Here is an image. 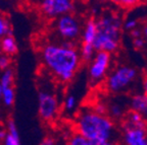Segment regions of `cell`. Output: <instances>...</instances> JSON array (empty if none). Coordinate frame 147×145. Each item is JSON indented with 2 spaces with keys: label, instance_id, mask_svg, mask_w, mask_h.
<instances>
[{
  "label": "cell",
  "instance_id": "obj_1",
  "mask_svg": "<svg viewBox=\"0 0 147 145\" xmlns=\"http://www.w3.org/2000/svg\"><path fill=\"white\" fill-rule=\"evenodd\" d=\"M40 58L44 68L60 83L71 82L83 63L73 41L45 44L40 50Z\"/></svg>",
  "mask_w": 147,
  "mask_h": 145
},
{
  "label": "cell",
  "instance_id": "obj_2",
  "mask_svg": "<svg viewBox=\"0 0 147 145\" xmlns=\"http://www.w3.org/2000/svg\"><path fill=\"white\" fill-rule=\"evenodd\" d=\"M76 132L91 141H115L117 127L113 120L107 115H101L92 108L82 109L75 118Z\"/></svg>",
  "mask_w": 147,
  "mask_h": 145
},
{
  "label": "cell",
  "instance_id": "obj_3",
  "mask_svg": "<svg viewBox=\"0 0 147 145\" xmlns=\"http://www.w3.org/2000/svg\"><path fill=\"white\" fill-rule=\"evenodd\" d=\"M97 34L93 47L95 51H104L113 54L119 46L122 21L115 14H104L96 21Z\"/></svg>",
  "mask_w": 147,
  "mask_h": 145
},
{
  "label": "cell",
  "instance_id": "obj_4",
  "mask_svg": "<svg viewBox=\"0 0 147 145\" xmlns=\"http://www.w3.org/2000/svg\"><path fill=\"white\" fill-rule=\"evenodd\" d=\"M138 72L133 67L121 66L109 74L106 79V87L111 92H121L127 89L137 78Z\"/></svg>",
  "mask_w": 147,
  "mask_h": 145
},
{
  "label": "cell",
  "instance_id": "obj_5",
  "mask_svg": "<svg viewBox=\"0 0 147 145\" xmlns=\"http://www.w3.org/2000/svg\"><path fill=\"white\" fill-rule=\"evenodd\" d=\"M60 104L54 92L42 89L38 94V114L43 122L51 123L57 119Z\"/></svg>",
  "mask_w": 147,
  "mask_h": 145
},
{
  "label": "cell",
  "instance_id": "obj_6",
  "mask_svg": "<svg viewBox=\"0 0 147 145\" xmlns=\"http://www.w3.org/2000/svg\"><path fill=\"white\" fill-rule=\"evenodd\" d=\"M55 19V32L62 41L75 42L81 36L82 27L79 19L74 14H63Z\"/></svg>",
  "mask_w": 147,
  "mask_h": 145
},
{
  "label": "cell",
  "instance_id": "obj_7",
  "mask_svg": "<svg viewBox=\"0 0 147 145\" xmlns=\"http://www.w3.org/2000/svg\"><path fill=\"white\" fill-rule=\"evenodd\" d=\"M111 61V54L104 51H96L89 62V74L90 80L93 82H98L104 78L108 71Z\"/></svg>",
  "mask_w": 147,
  "mask_h": 145
},
{
  "label": "cell",
  "instance_id": "obj_8",
  "mask_svg": "<svg viewBox=\"0 0 147 145\" xmlns=\"http://www.w3.org/2000/svg\"><path fill=\"white\" fill-rule=\"evenodd\" d=\"M40 8L46 17L57 18L60 15L71 13L74 3L73 0H41Z\"/></svg>",
  "mask_w": 147,
  "mask_h": 145
},
{
  "label": "cell",
  "instance_id": "obj_9",
  "mask_svg": "<svg viewBox=\"0 0 147 145\" xmlns=\"http://www.w3.org/2000/svg\"><path fill=\"white\" fill-rule=\"evenodd\" d=\"M121 145H147V127H135L123 123Z\"/></svg>",
  "mask_w": 147,
  "mask_h": 145
},
{
  "label": "cell",
  "instance_id": "obj_10",
  "mask_svg": "<svg viewBox=\"0 0 147 145\" xmlns=\"http://www.w3.org/2000/svg\"><path fill=\"white\" fill-rule=\"evenodd\" d=\"M130 108L147 121V96L144 93L134 94L130 100Z\"/></svg>",
  "mask_w": 147,
  "mask_h": 145
},
{
  "label": "cell",
  "instance_id": "obj_11",
  "mask_svg": "<svg viewBox=\"0 0 147 145\" xmlns=\"http://www.w3.org/2000/svg\"><path fill=\"white\" fill-rule=\"evenodd\" d=\"M6 136L3 139V145H22L20 133L13 120H8L6 125Z\"/></svg>",
  "mask_w": 147,
  "mask_h": 145
},
{
  "label": "cell",
  "instance_id": "obj_12",
  "mask_svg": "<svg viewBox=\"0 0 147 145\" xmlns=\"http://www.w3.org/2000/svg\"><path fill=\"white\" fill-rule=\"evenodd\" d=\"M97 34V25H96V19L94 18H89L86 21L84 29H83L82 33V42L81 43H86V44H92L94 42L95 38H96Z\"/></svg>",
  "mask_w": 147,
  "mask_h": 145
},
{
  "label": "cell",
  "instance_id": "obj_13",
  "mask_svg": "<svg viewBox=\"0 0 147 145\" xmlns=\"http://www.w3.org/2000/svg\"><path fill=\"white\" fill-rule=\"evenodd\" d=\"M2 53L7 56H14L18 53V44L12 35H6L0 40Z\"/></svg>",
  "mask_w": 147,
  "mask_h": 145
},
{
  "label": "cell",
  "instance_id": "obj_14",
  "mask_svg": "<svg viewBox=\"0 0 147 145\" xmlns=\"http://www.w3.org/2000/svg\"><path fill=\"white\" fill-rule=\"evenodd\" d=\"M123 121H124L123 122L124 124L131 125V126H135V127H147V121L142 116L139 115L137 112L132 111V110L125 113L124 117H123Z\"/></svg>",
  "mask_w": 147,
  "mask_h": 145
},
{
  "label": "cell",
  "instance_id": "obj_15",
  "mask_svg": "<svg viewBox=\"0 0 147 145\" xmlns=\"http://www.w3.org/2000/svg\"><path fill=\"white\" fill-rule=\"evenodd\" d=\"M79 50V54H80L81 60L84 63H89L91 59L93 58L95 54V49L92 44H86V43H81L80 49Z\"/></svg>",
  "mask_w": 147,
  "mask_h": 145
},
{
  "label": "cell",
  "instance_id": "obj_16",
  "mask_svg": "<svg viewBox=\"0 0 147 145\" xmlns=\"http://www.w3.org/2000/svg\"><path fill=\"white\" fill-rule=\"evenodd\" d=\"M14 70L9 67L2 71V74L0 76V83L1 85L6 88V87H12L14 84Z\"/></svg>",
  "mask_w": 147,
  "mask_h": 145
},
{
  "label": "cell",
  "instance_id": "obj_17",
  "mask_svg": "<svg viewBox=\"0 0 147 145\" xmlns=\"http://www.w3.org/2000/svg\"><path fill=\"white\" fill-rule=\"evenodd\" d=\"M65 145H92V141L75 131L67 137Z\"/></svg>",
  "mask_w": 147,
  "mask_h": 145
},
{
  "label": "cell",
  "instance_id": "obj_18",
  "mask_svg": "<svg viewBox=\"0 0 147 145\" xmlns=\"http://www.w3.org/2000/svg\"><path fill=\"white\" fill-rule=\"evenodd\" d=\"M0 100H2L3 104L6 108H11L14 104V100H16V91H14L13 86L4 88Z\"/></svg>",
  "mask_w": 147,
  "mask_h": 145
},
{
  "label": "cell",
  "instance_id": "obj_19",
  "mask_svg": "<svg viewBox=\"0 0 147 145\" xmlns=\"http://www.w3.org/2000/svg\"><path fill=\"white\" fill-rule=\"evenodd\" d=\"M125 113L122 107L117 104H113L107 107V116L111 119H123Z\"/></svg>",
  "mask_w": 147,
  "mask_h": 145
},
{
  "label": "cell",
  "instance_id": "obj_20",
  "mask_svg": "<svg viewBox=\"0 0 147 145\" xmlns=\"http://www.w3.org/2000/svg\"><path fill=\"white\" fill-rule=\"evenodd\" d=\"M6 35H12L11 27L5 16L0 13V39Z\"/></svg>",
  "mask_w": 147,
  "mask_h": 145
},
{
  "label": "cell",
  "instance_id": "obj_21",
  "mask_svg": "<svg viewBox=\"0 0 147 145\" xmlns=\"http://www.w3.org/2000/svg\"><path fill=\"white\" fill-rule=\"evenodd\" d=\"M77 107V98L73 94H69L65 96L63 102V108L67 112H73L76 110Z\"/></svg>",
  "mask_w": 147,
  "mask_h": 145
},
{
  "label": "cell",
  "instance_id": "obj_22",
  "mask_svg": "<svg viewBox=\"0 0 147 145\" xmlns=\"http://www.w3.org/2000/svg\"><path fill=\"white\" fill-rule=\"evenodd\" d=\"M108 1L115 3L117 5H119L122 7H126V8L133 7L135 5H137L138 3L141 2V0H108Z\"/></svg>",
  "mask_w": 147,
  "mask_h": 145
},
{
  "label": "cell",
  "instance_id": "obj_23",
  "mask_svg": "<svg viewBox=\"0 0 147 145\" xmlns=\"http://www.w3.org/2000/svg\"><path fill=\"white\" fill-rule=\"evenodd\" d=\"M11 57L7 56L5 54H0V71H3L5 69L11 67Z\"/></svg>",
  "mask_w": 147,
  "mask_h": 145
},
{
  "label": "cell",
  "instance_id": "obj_24",
  "mask_svg": "<svg viewBox=\"0 0 147 145\" xmlns=\"http://www.w3.org/2000/svg\"><path fill=\"white\" fill-rule=\"evenodd\" d=\"M39 145H60V144L55 138H53L51 136H47L44 139H42V141L40 142Z\"/></svg>",
  "mask_w": 147,
  "mask_h": 145
},
{
  "label": "cell",
  "instance_id": "obj_25",
  "mask_svg": "<svg viewBox=\"0 0 147 145\" xmlns=\"http://www.w3.org/2000/svg\"><path fill=\"white\" fill-rule=\"evenodd\" d=\"M92 145H117L113 140H98L92 141Z\"/></svg>",
  "mask_w": 147,
  "mask_h": 145
},
{
  "label": "cell",
  "instance_id": "obj_26",
  "mask_svg": "<svg viewBox=\"0 0 147 145\" xmlns=\"http://www.w3.org/2000/svg\"><path fill=\"white\" fill-rule=\"evenodd\" d=\"M133 44H134V47H135L136 49H141V48L144 47L145 42H144V40H143V39H141L140 37H138V38L134 39Z\"/></svg>",
  "mask_w": 147,
  "mask_h": 145
},
{
  "label": "cell",
  "instance_id": "obj_27",
  "mask_svg": "<svg viewBox=\"0 0 147 145\" xmlns=\"http://www.w3.org/2000/svg\"><path fill=\"white\" fill-rule=\"evenodd\" d=\"M124 27H125V29H126V30H131L132 31V30H134L136 27H137V21H134V19L128 21H126V23H125Z\"/></svg>",
  "mask_w": 147,
  "mask_h": 145
},
{
  "label": "cell",
  "instance_id": "obj_28",
  "mask_svg": "<svg viewBox=\"0 0 147 145\" xmlns=\"http://www.w3.org/2000/svg\"><path fill=\"white\" fill-rule=\"evenodd\" d=\"M143 91H144V94L147 96V70L145 71L144 75H143Z\"/></svg>",
  "mask_w": 147,
  "mask_h": 145
},
{
  "label": "cell",
  "instance_id": "obj_29",
  "mask_svg": "<svg viewBox=\"0 0 147 145\" xmlns=\"http://www.w3.org/2000/svg\"><path fill=\"white\" fill-rule=\"evenodd\" d=\"M6 129H0V141H3V139L6 136Z\"/></svg>",
  "mask_w": 147,
  "mask_h": 145
},
{
  "label": "cell",
  "instance_id": "obj_30",
  "mask_svg": "<svg viewBox=\"0 0 147 145\" xmlns=\"http://www.w3.org/2000/svg\"><path fill=\"white\" fill-rule=\"evenodd\" d=\"M132 36L134 37V38H138V37H140V32L138 30H132Z\"/></svg>",
  "mask_w": 147,
  "mask_h": 145
},
{
  "label": "cell",
  "instance_id": "obj_31",
  "mask_svg": "<svg viewBox=\"0 0 147 145\" xmlns=\"http://www.w3.org/2000/svg\"><path fill=\"white\" fill-rule=\"evenodd\" d=\"M3 90H4V87H3V86L1 85V83H0V98H1V95H2Z\"/></svg>",
  "mask_w": 147,
  "mask_h": 145
},
{
  "label": "cell",
  "instance_id": "obj_32",
  "mask_svg": "<svg viewBox=\"0 0 147 145\" xmlns=\"http://www.w3.org/2000/svg\"><path fill=\"white\" fill-rule=\"evenodd\" d=\"M144 36H145V38H146V41H147V25L144 29Z\"/></svg>",
  "mask_w": 147,
  "mask_h": 145
},
{
  "label": "cell",
  "instance_id": "obj_33",
  "mask_svg": "<svg viewBox=\"0 0 147 145\" xmlns=\"http://www.w3.org/2000/svg\"><path fill=\"white\" fill-rule=\"evenodd\" d=\"M0 54H2V50H1V44H0Z\"/></svg>",
  "mask_w": 147,
  "mask_h": 145
}]
</instances>
